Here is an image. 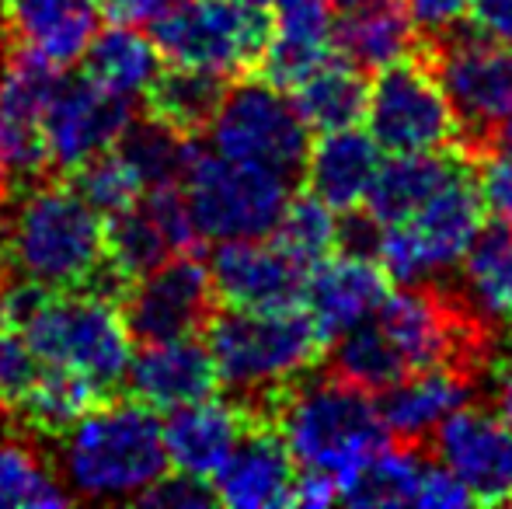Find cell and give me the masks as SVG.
<instances>
[{"instance_id": "obj_1", "label": "cell", "mask_w": 512, "mask_h": 509, "mask_svg": "<svg viewBox=\"0 0 512 509\" xmlns=\"http://www.w3.org/2000/svg\"><path fill=\"white\" fill-rule=\"evenodd\" d=\"M105 217L67 182L35 185L14 206L4 231V258L18 276L49 290H95L122 300L126 286L105 265Z\"/></svg>"}, {"instance_id": "obj_2", "label": "cell", "mask_w": 512, "mask_h": 509, "mask_svg": "<svg viewBox=\"0 0 512 509\" xmlns=\"http://www.w3.org/2000/svg\"><path fill=\"white\" fill-rule=\"evenodd\" d=\"M206 346L220 384H227L237 401L255 412V419H269L272 394L307 377L324 360L328 339L307 307H223L206 321Z\"/></svg>"}, {"instance_id": "obj_3", "label": "cell", "mask_w": 512, "mask_h": 509, "mask_svg": "<svg viewBox=\"0 0 512 509\" xmlns=\"http://www.w3.org/2000/svg\"><path fill=\"white\" fill-rule=\"evenodd\" d=\"M269 422L300 468L331 471L338 482L387 443V426L370 391L331 370L317 377L307 374L272 394Z\"/></svg>"}, {"instance_id": "obj_4", "label": "cell", "mask_w": 512, "mask_h": 509, "mask_svg": "<svg viewBox=\"0 0 512 509\" xmlns=\"http://www.w3.org/2000/svg\"><path fill=\"white\" fill-rule=\"evenodd\" d=\"M63 443V471L74 499H136L168 471L161 419L129 394L95 405Z\"/></svg>"}, {"instance_id": "obj_5", "label": "cell", "mask_w": 512, "mask_h": 509, "mask_svg": "<svg viewBox=\"0 0 512 509\" xmlns=\"http://www.w3.org/2000/svg\"><path fill=\"white\" fill-rule=\"evenodd\" d=\"M21 332L42 367L74 370L105 394L126 384L133 335L115 297L95 290H56Z\"/></svg>"}, {"instance_id": "obj_6", "label": "cell", "mask_w": 512, "mask_h": 509, "mask_svg": "<svg viewBox=\"0 0 512 509\" xmlns=\"http://www.w3.org/2000/svg\"><path fill=\"white\" fill-rule=\"evenodd\" d=\"M485 217L488 210L474 178V164H467L422 210L401 224L384 227L377 258L398 286H432L460 269L467 248L485 227Z\"/></svg>"}, {"instance_id": "obj_7", "label": "cell", "mask_w": 512, "mask_h": 509, "mask_svg": "<svg viewBox=\"0 0 512 509\" xmlns=\"http://www.w3.org/2000/svg\"><path fill=\"white\" fill-rule=\"evenodd\" d=\"M272 25L269 7L244 0H175L150 21V39L164 60L234 77L258 63Z\"/></svg>"}, {"instance_id": "obj_8", "label": "cell", "mask_w": 512, "mask_h": 509, "mask_svg": "<svg viewBox=\"0 0 512 509\" xmlns=\"http://www.w3.org/2000/svg\"><path fill=\"white\" fill-rule=\"evenodd\" d=\"M209 147L230 161L262 164L279 175H300L310 147V129L290 91L265 77H241L227 84L213 123Z\"/></svg>"}, {"instance_id": "obj_9", "label": "cell", "mask_w": 512, "mask_h": 509, "mask_svg": "<svg viewBox=\"0 0 512 509\" xmlns=\"http://www.w3.org/2000/svg\"><path fill=\"white\" fill-rule=\"evenodd\" d=\"M182 189L206 241L269 238L293 196L290 175L230 161L216 150H199Z\"/></svg>"}, {"instance_id": "obj_10", "label": "cell", "mask_w": 512, "mask_h": 509, "mask_svg": "<svg viewBox=\"0 0 512 509\" xmlns=\"http://www.w3.org/2000/svg\"><path fill=\"white\" fill-rule=\"evenodd\" d=\"M366 129L387 154L446 150L460 143V119L425 56L411 53L377 70L366 102Z\"/></svg>"}, {"instance_id": "obj_11", "label": "cell", "mask_w": 512, "mask_h": 509, "mask_svg": "<svg viewBox=\"0 0 512 509\" xmlns=\"http://www.w3.org/2000/svg\"><path fill=\"white\" fill-rule=\"evenodd\" d=\"M429 63L460 119V147L478 161L499 119L512 109V46L481 32L432 39Z\"/></svg>"}, {"instance_id": "obj_12", "label": "cell", "mask_w": 512, "mask_h": 509, "mask_svg": "<svg viewBox=\"0 0 512 509\" xmlns=\"http://www.w3.org/2000/svg\"><path fill=\"white\" fill-rule=\"evenodd\" d=\"M213 279L209 265L196 252L171 255L154 272L129 283L119 307L129 325V335L140 346L171 342L185 335H199L213 318Z\"/></svg>"}, {"instance_id": "obj_13", "label": "cell", "mask_w": 512, "mask_h": 509, "mask_svg": "<svg viewBox=\"0 0 512 509\" xmlns=\"http://www.w3.org/2000/svg\"><path fill=\"white\" fill-rule=\"evenodd\" d=\"M63 67L21 46L0 70V178H39L49 168L42 119L63 84Z\"/></svg>"}, {"instance_id": "obj_14", "label": "cell", "mask_w": 512, "mask_h": 509, "mask_svg": "<svg viewBox=\"0 0 512 509\" xmlns=\"http://www.w3.org/2000/svg\"><path fill=\"white\" fill-rule=\"evenodd\" d=\"M206 265L213 293L223 307H248V311L304 307L310 269L293 255H286L276 241H216Z\"/></svg>"}, {"instance_id": "obj_15", "label": "cell", "mask_w": 512, "mask_h": 509, "mask_svg": "<svg viewBox=\"0 0 512 509\" xmlns=\"http://www.w3.org/2000/svg\"><path fill=\"white\" fill-rule=\"evenodd\" d=\"M133 126V98L98 88L88 77H63L42 119L49 168L70 171L91 154L112 150Z\"/></svg>"}, {"instance_id": "obj_16", "label": "cell", "mask_w": 512, "mask_h": 509, "mask_svg": "<svg viewBox=\"0 0 512 509\" xmlns=\"http://www.w3.org/2000/svg\"><path fill=\"white\" fill-rule=\"evenodd\" d=\"M432 454L471 489L474 503L512 499V429L495 408L464 405L432 433Z\"/></svg>"}, {"instance_id": "obj_17", "label": "cell", "mask_w": 512, "mask_h": 509, "mask_svg": "<svg viewBox=\"0 0 512 509\" xmlns=\"http://www.w3.org/2000/svg\"><path fill=\"white\" fill-rule=\"evenodd\" d=\"M216 503L230 509H279L290 506L297 461L269 419H255L213 478Z\"/></svg>"}, {"instance_id": "obj_18", "label": "cell", "mask_w": 512, "mask_h": 509, "mask_svg": "<svg viewBox=\"0 0 512 509\" xmlns=\"http://www.w3.org/2000/svg\"><path fill=\"white\" fill-rule=\"evenodd\" d=\"M387 293H391V276L384 272L380 258L338 252L310 269L304 307L324 339L331 342L373 318Z\"/></svg>"}, {"instance_id": "obj_19", "label": "cell", "mask_w": 512, "mask_h": 509, "mask_svg": "<svg viewBox=\"0 0 512 509\" xmlns=\"http://www.w3.org/2000/svg\"><path fill=\"white\" fill-rule=\"evenodd\" d=\"M478 394V374L453 363L425 367L415 374H405L401 381L380 391V419L387 426V436L401 443H425L443 419H450L457 408L471 405Z\"/></svg>"}, {"instance_id": "obj_20", "label": "cell", "mask_w": 512, "mask_h": 509, "mask_svg": "<svg viewBox=\"0 0 512 509\" xmlns=\"http://www.w3.org/2000/svg\"><path fill=\"white\" fill-rule=\"evenodd\" d=\"M251 422H255V412L244 401H227L216 398V394L189 401L182 408H171L168 419L161 422L168 464L175 471L209 482L223 468L230 450L241 443Z\"/></svg>"}, {"instance_id": "obj_21", "label": "cell", "mask_w": 512, "mask_h": 509, "mask_svg": "<svg viewBox=\"0 0 512 509\" xmlns=\"http://www.w3.org/2000/svg\"><path fill=\"white\" fill-rule=\"evenodd\" d=\"M126 394L154 412H171L189 401L209 398L220 387L213 353L199 335L171 342H150L129 360L126 370Z\"/></svg>"}, {"instance_id": "obj_22", "label": "cell", "mask_w": 512, "mask_h": 509, "mask_svg": "<svg viewBox=\"0 0 512 509\" xmlns=\"http://www.w3.org/2000/svg\"><path fill=\"white\" fill-rule=\"evenodd\" d=\"M331 49L359 70H384L418 53L405 0H331Z\"/></svg>"}, {"instance_id": "obj_23", "label": "cell", "mask_w": 512, "mask_h": 509, "mask_svg": "<svg viewBox=\"0 0 512 509\" xmlns=\"http://www.w3.org/2000/svg\"><path fill=\"white\" fill-rule=\"evenodd\" d=\"M380 161H384V150L370 136V129L349 126L317 133L304 157L307 192H314L335 213L356 210L366 203Z\"/></svg>"}, {"instance_id": "obj_24", "label": "cell", "mask_w": 512, "mask_h": 509, "mask_svg": "<svg viewBox=\"0 0 512 509\" xmlns=\"http://www.w3.org/2000/svg\"><path fill=\"white\" fill-rule=\"evenodd\" d=\"M467 164H474V161L464 154L460 143L446 150L391 154L387 161H380L377 178H373L370 192H366L363 210L384 227L401 224V220H408L415 210H422L446 182H453Z\"/></svg>"}, {"instance_id": "obj_25", "label": "cell", "mask_w": 512, "mask_h": 509, "mask_svg": "<svg viewBox=\"0 0 512 509\" xmlns=\"http://www.w3.org/2000/svg\"><path fill=\"white\" fill-rule=\"evenodd\" d=\"M7 11L25 46L60 67L81 60L98 32V0H7Z\"/></svg>"}, {"instance_id": "obj_26", "label": "cell", "mask_w": 512, "mask_h": 509, "mask_svg": "<svg viewBox=\"0 0 512 509\" xmlns=\"http://www.w3.org/2000/svg\"><path fill=\"white\" fill-rule=\"evenodd\" d=\"M460 300L481 325H506L512 318V227L485 224L460 262Z\"/></svg>"}, {"instance_id": "obj_27", "label": "cell", "mask_w": 512, "mask_h": 509, "mask_svg": "<svg viewBox=\"0 0 512 509\" xmlns=\"http://www.w3.org/2000/svg\"><path fill=\"white\" fill-rule=\"evenodd\" d=\"M290 95L310 133H331V129H349L363 123L370 84H366L363 70L352 67L338 53H331Z\"/></svg>"}, {"instance_id": "obj_28", "label": "cell", "mask_w": 512, "mask_h": 509, "mask_svg": "<svg viewBox=\"0 0 512 509\" xmlns=\"http://www.w3.org/2000/svg\"><path fill=\"white\" fill-rule=\"evenodd\" d=\"M223 91H227L223 74L175 63L168 70L161 67V74L143 91V112L157 123L178 129V133L199 136L213 123L216 109L223 102Z\"/></svg>"}, {"instance_id": "obj_29", "label": "cell", "mask_w": 512, "mask_h": 509, "mask_svg": "<svg viewBox=\"0 0 512 509\" xmlns=\"http://www.w3.org/2000/svg\"><path fill=\"white\" fill-rule=\"evenodd\" d=\"M161 74V49L133 25L112 21L84 49V77L115 95L136 98Z\"/></svg>"}, {"instance_id": "obj_30", "label": "cell", "mask_w": 512, "mask_h": 509, "mask_svg": "<svg viewBox=\"0 0 512 509\" xmlns=\"http://www.w3.org/2000/svg\"><path fill=\"white\" fill-rule=\"evenodd\" d=\"M105 398H112V394H105L102 387H95L88 377L74 374V370L42 367V374L35 377V384L28 387L25 398L14 405V412L21 415V422L32 433L63 440Z\"/></svg>"}, {"instance_id": "obj_31", "label": "cell", "mask_w": 512, "mask_h": 509, "mask_svg": "<svg viewBox=\"0 0 512 509\" xmlns=\"http://www.w3.org/2000/svg\"><path fill=\"white\" fill-rule=\"evenodd\" d=\"M422 464L425 457H418L415 443H401V447H387L384 443L342 478V503L356 509L415 506Z\"/></svg>"}, {"instance_id": "obj_32", "label": "cell", "mask_w": 512, "mask_h": 509, "mask_svg": "<svg viewBox=\"0 0 512 509\" xmlns=\"http://www.w3.org/2000/svg\"><path fill=\"white\" fill-rule=\"evenodd\" d=\"M102 245L108 272L119 276L126 290L129 283L143 279L147 272H154L157 265L175 255L168 238L161 234V227H157V220L143 206V199L136 206H129V210L108 213L102 227Z\"/></svg>"}, {"instance_id": "obj_33", "label": "cell", "mask_w": 512, "mask_h": 509, "mask_svg": "<svg viewBox=\"0 0 512 509\" xmlns=\"http://www.w3.org/2000/svg\"><path fill=\"white\" fill-rule=\"evenodd\" d=\"M115 147L126 154V161L136 168L143 189H161V185H182L189 175L192 161H196L199 147L196 136L178 133V129L157 123V119H143L122 133Z\"/></svg>"}, {"instance_id": "obj_34", "label": "cell", "mask_w": 512, "mask_h": 509, "mask_svg": "<svg viewBox=\"0 0 512 509\" xmlns=\"http://www.w3.org/2000/svg\"><path fill=\"white\" fill-rule=\"evenodd\" d=\"M269 238L300 265L314 269L338 248V213L328 203H321L314 192L290 196Z\"/></svg>"}, {"instance_id": "obj_35", "label": "cell", "mask_w": 512, "mask_h": 509, "mask_svg": "<svg viewBox=\"0 0 512 509\" xmlns=\"http://www.w3.org/2000/svg\"><path fill=\"white\" fill-rule=\"evenodd\" d=\"M63 182L84 199V203L95 206L102 217L108 213L129 210L143 199V182L136 175V168L126 161L119 147L102 150V154H91L88 161L74 164L70 171H63Z\"/></svg>"}, {"instance_id": "obj_36", "label": "cell", "mask_w": 512, "mask_h": 509, "mask_svg": "<svg viewBox=\"0 0 512 509\" xmlns=\"http://www.w3.org/2000/svg\"><path fill=\"white\" fill-rule=\"evenodd\" d=\"M67 503H74V492L56 485L35 450L18 436H0V509H42Z\"/></svg>"}, {"instance_id": "obj_37", "label": "cell", "mask_w": 512, "mask_h": 509, "mask_svg": "<svg viewBox=\"0 0 512 509\" xmlns=\"http://www.w3.org/2000/svg\"><path fill=\"white\" fill-rule=\"evenodd\" d=\"M143 206L150 210V217L157 220L161 234L168 238L171 252L185 255V252H196L203 234L196 227V217H192V206L185 199L182 185H161V189H147V199Z\"/></svg>"}, {"instance_id": "obj_38", "label": "cell", "mask_w": 512, "mask_h": 509, "mask_svg": "<svg viewBox=\"0 0 512 509\" xmlns=\"http://www.w3.org/2000/svg\"><path fill=\"white\" fill-rule=\"evenodd\" d=\"M42 374V360L28 346L25 332L0 325V405L14 408Z\"/></svg>"}, {"instance_id": "obj_39", "label": "cell", "mask_w": 512, "mask_h": 509, "mask_svg": "<svg viewBox=\"0 0 512 509\" xmlns=\"http://www.w3.org/2000/svg\"><path fill=\"white\" fill-rule=\"evenodd\" d=\"M136 503L150 509H209L216 506V492L206 478L175 471V475H161L154 485H147L136 496Z\"/></svg>"}, {"instance_id": "obj_40", "label": "cell", "mask_w": 512, "mask_h": 509, "mask_svg": "<svg viewBox=\"0 0 512 509\" xmlns=\"http://www.w3.org/2000/svg\"><path fill=\"white\" fill-rule=\"evenodd\" d=\"M474 496L443 461H425L422 475H418V489H415V506L422 509H460L471 506Z\"/></svg>"}, {"instance_id": "obj_41", "label": "cell", "mask_w": 512, "mask_h": 509, "mask_svg": "<svg viewBox=\"0 0 512 509\" xmlns=\"http://www.w3.org/2000/svg\"><path fill=\"white\" fill-rule=\"evenodd\" d=\"M474 178H478L485 210L495 220L512 227V157L485 154L474 161Z\"/></svg>"}, {"instance_id": "obj_42", "label": "cell", "mask_w": 512, "mask_h": 509, "mask_svg": "<svg viewBox=\"0 0 512 509\" xmlns=\"http://www.w3.org/2000/svg\"><path fill=\"white\" fill-rule=\"evenodd\" d=\"M405 4L418 32H429L432 39L457 32L471 11V0H405Z\"/></svg>"}, {"instance_id": "obj_43", "label": "cell", "mask_w": 512, "mask_h": 509, "mask_svg": "<svg viewBox=\"0 0 512 509\" xmlns=\"http://www.w3.org/2000/svg\"><path fill=\"white\" fill-rule=\"evenodd\" d=\"M331 503H342V482H338V475H331V471H317V468H300L297 482H293L290 506L324 509Z\"/></svg>"}, {"instance_id": "obj_44", "label": "cell", "mask_w": 512, "mask_h": 509, "mask_svg": "<svg viewBox=\"0 0 512 509\" xmlns=\"http://www.w3.org/2000/svg\"><path fill=\"white\" fill-rule=\"evenodd\" d=\"M467 21L474 32L512 46V0H471Z\"/></svg>"}, {"instance_id": "obj_45", "label": "cell", "mask_w": 512, "mask_h": 509, "mask_svg": "<svg viewBox=\"0 0 512 509\" xmlns=\"http://www.w3.org/2000/svg\"><path fill=\"white\" fill-rule=\"evenodd\" d=\"M175 0H98V7H105V14L122 25H147V21L161 18Z\"/></svg>"}, {"instance_id": "obj_46", "label": "cell", "mask_w": 512, "mask_h": 509, "mask_svg": "<svg viewBox=\"0 0 512 509\" xmlns=\"http://www.w3.org/2000/svg\"><path fill=\"white\" fill-rule=\"evenodd\" d=\"M276 21H331V0H269Z\"/></svg>"}, {"instance_id": "obj_47", "label": "cell", "mask_w": 512, "mask_h": 509, "mask_svg": "<svg viewBox=\"0 0 512 509\" xmlns=\"http://www.w3.org/2000/svg\"><path fill=\"white\" fill-rule=\"evenodd\" d=\"M485 154H502V157H512V109L506 116L499 119V126L492 129V136H488V147ZM481 154V157H485Z\"/></svg>"}, {"instance_id": "obj_48", "label": "cell", "mask_w": 512, "mask_h": 509, "mask_svg": "<svg viewBox=\"0 0 512 509\" xmlns=\"http://www.w3.org/2000/svg\"><path fill=\"white\" fill-rule=\"evenodd\" d=\"M495 412L502 415V422L512 429V367H506L499 374V381H495Z\"/></svg>"}, {"instance_id": "obj_49", "label": "cell", "mask_w": 512, "mask_h": 509, "mask_svg": "<svg viewBox=\"0 0 512 509\" xmlns=\"http://www.w3.org/2000/svg\"><path fill=\"white\" fill-rule=\"evenodd\" d=\"M506 349H509V353H512V318L506 321Z\"/></svg>"}, {"instance_id": "obj_50", "label": "cell", "mask_w": 512, "mask_h": 509, "mask_svg": "<svg viewBox=\"0 0 512 509\" xmlns=\"http://www.w3.org/2000/svg\"><path fill=\"white\" fill-rule=\"evenodd\" d=\"M244 4H258V7H269V0H244Z\"/></svg>"}, {"instance_id": "obj_51", "label": "cell", "mask_w": 512, "mask_h": 509, "mask_svg": "<svg viewBox=\"0 0 512 509\" xmlns=\"http://www.w3.org/2000/svg\"><path fill=\"white\" fill-rule=\"evenodd\" d=\"M0 196H4V189H0ZM0 206H4V203H0ZM0 213H4V210H0Z\"/></svg>"}]
</instances>
